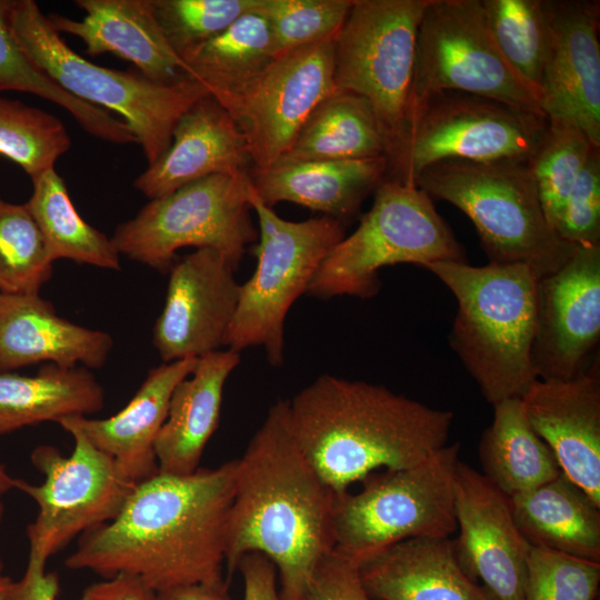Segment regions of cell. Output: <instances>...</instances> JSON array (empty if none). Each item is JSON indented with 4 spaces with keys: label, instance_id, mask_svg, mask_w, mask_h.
Returning <instances> with one entry per match:
<instances>
[{
    "label": "cell",
    "instance_id": "obj_13",
    "mask_svg": "<svg viewBox=\"0 0 600 600\" xmlns=\"http://www.w3.org/2000/svg\"><path fill=\"white\" fill-rule=\"evenodd\" d=\"M429 1L353 0L334 39L336 89L371 104L389 150L409 113L418 27Z\"/></svg>",
    "mask_w": 600,
    "mask_h": 600
},
{
    "label": "cell",
    "instance_id": "obj_21",
    "mask_svg": "<svg viewBox=\"0 0 600 600\" xmlns=\"http://www.w3.org/2000/svg\"><path fill=\"white\" fill-rule=\"evenodd\" d=\"M247 139L211 96L197 100L177 121L166 152L134 180L150 200L212 174L250 173Z\"/></svg>",
    "mask_w": 600,
    "mask_h": 600
},
{
    "label": "cell",
    "instance_id": "obj_8",
    "mask_svg": "<svg viewBox=\"0 0 600 600\" xmlns=\"http://www.w3.org/2000/svg\"><path fill=\"white\" fill-rule=\"evenodd\" d=\"M459 449L447 444L416 466L372 472L359 491L337 494L333 551L359 566L407 539L451 538Z\"/></svg>",
    "mask_w": 600,
    "mask_h": 600
},
{
    "label": "cell",
    "instance_id": "obj_15",
    "mask_svg": "<svg viewBox=\"0 0 600 600\" xmlns=\"http://www.w3.org/2000/svg\"><path fill=\"white\" fill-rule=\"evenodd\" d=\"M334 39L281 54L239 89L214 98L244 134L253 169L286 154L316 107L337 91Z\"/></svg>",
    "mask_w": 600,
    "mask_h": 600
},
{
    "label": "cell",
    "instance_id": "obj_11",
    "mask_svg": "<svg viewBox=\"0 0 600 600\" xmlns=\"http://www.w3.org/2000/svg\"><path fill=\"white\" fill-rule=\"evenodd\" d=\"M250 173L212 174L150 200L111 237L119 254L169 272L179 249L221 253L237 269L258 239L248 202Z\"/></svg>",
    "mask_w": 600,
    "mask_h": 600
},
{
    "label": "cell",
    "instance_id": "obj_50",
    "mask_svg": "<svg viewBox=\"0 0 600 600\" xmlns=\"http://www.w3.org/2000/svg\"><path fill=\"white\" fill-rule=\"evenodd\" d=\"M3 510H4V507H3V503H2V501L0 499V523L2 521ZM0 569L3 570V562H2L1 556H0Z\"/></svg>",
    "mask_w": 600,
    "mask_h": 600
},
{
    "label": "cell",
    "instance_id": "obj_22",
    "mask_svg": "<svg viewBox=\"0 0 600 600\" xmlns=\"http://www.w3.org/2000/svg\"><path fill=\"white\" fill-rule=\"evenodd\" d=\"M74 4L86 12L83 19L58 13L47 18L58 33L79 38L87 54L112 53L162 84L191 80L186 63L161 32L150 0H76Z\"/></svg>",
    "mask_w": 600,
    "mask_h": 600
},
{
    "label": "cell",
    "instance_id": "obj_33",
    "mask_svg": "<svg viewBox=\"0 0 600 600\" xmlns=\"http://www.w3.org/2000/svg\"><path fill=\"white\" fill-rule=\"evenodd\" d=\"M273 59L268 21L253 6L182 61L190 79L218 98L239 89Z\"/></svg>",
    "mask_w": 600,
    "mask_h": 600
},
{
    "label": "cell",
    "instance_id": "obj_19",
    "mask_svg": "<svg viewBox=\"0 0 600 600\" xmlns=\"http://www.w3.org/2000/svg\"><path fill=\"white\" fill-rule=\"evenodd\" d=\"M453 539L463 571L498 600H522L531 546L516 526L509 497L481 472L458 462Z\"/></svg>",
    "mask_w": 600,
    "mask_h": 600
},
{
    "label": "cell",
    "instance_id": "obj_18",
    "mask_svg": "<svg viewBox=\"0 0 600 600\" xmlns=\"http://www.w3.org/2000/svg\"><path fill=\"white\" fill-rule=\"evenodd\" d=\"M549 47L537 98L549 121L571 124L600 148L599 2L544 0Z\"/></svg>",
    "mask_w": 600,
    "mask_h": 600
},
{
    "label": "cell",
    "instance_id": "obj_30",
    "mask_svg": "<svg viewBox=\"0 0 600 600\" xmlns=\"http://www.w3.org/2000/svg\"><path fill=\"white\" fill-rule=\"evenodd\" d=\"M482 474L511 498L562 471L548 444L531 427L520 398L493 406V420L479 442Z\"/></svg>",
    "mask_w": 600,
    "mask_h": 600
},
{
    "label": "cell",
    "instance_id": "obj_20",
    "mask_svg": "<svg viewBox=\"0 0 600 600\" xmlns=\"http://www.w3.org/2000/svg\"><path fill=\"white\" fill-rule=\"evenodd\" d=\"M520 400L561 471L600 506L599 358L574 379H537Z\"/></svg>",
    "mask_w": 600,
    "mask_h": 600
},
{
    "label": "cell",
    "instance_id": "obj_41",
    "mask_svg": "<svg viewBox=\"0 0 600 600\" xmlns=\"http://www.w3.org/2000/svg\"><path fill=\"white\" fill-rule=\"evenodd\" d=\"M600 562L532 548L522 600H596Z\"/></svg>",
    "mask_w": 600,
    "mask_h": 600
},
{
    "label": "cell",
    "instance_id": "obj_31",
    "mask_svg": "<svg viewBox=\"0 0 600 600\" xmlns=\"http://www.w3.org/2000/svg\"><path fill=\"white\" fill-rule=\"evenodd\" d=\"M389 141L371 104L336 91L311 112L286 154L292 161L358 160L387 157Z\"/></svg>",
    "mask_w": 600,
    "mask_h": 600
},
{
    "label": "cell",
    "instance_id": "obj_49",
    "mask_svg": "<svg viewBox=\"0 0 600 600\" xmlns=\"http://www.w3.org/2000/svg\"><path fill=\"white\" fill-rule=\"evenodd\" d=\"M10 581L11 579L4 574L0 577V600H4Z\"/></svg>",
    "mask_w": 600,
    "mask_h": 600
},
{
    "label": "cell",
    "instance_id": "obj_43",
    "mask_svg": "<svg viewBox=\"0 0 600 600\" xmlns=\"http://www.w3.org/2000/svg\"><path fill=\"white\" fill-rule=\"evenodd\" d=\"M302 600H377L364 589L359 566L330 553L318 567L308 592Z\"/></svg>",
    "mask_w": 600,
    "mask_h": 600
},
{
    "label": "cell",
    "instance_id": "obj_23",
    "mask_svg": "<svg viewBox=\"0 0 600 600\" xmlns=\"http://www.w3.org/2000/svg\"><path fill=\"white\" fill-rule=\"evenodd\" d=\"M112 347L108 332L61 318L40 294L0 292L1 372L37 363L99 369Z\"/></svg>",
    "mask_w": 600,
    "mask_h": 600
},
{
    "label": "cell",
    "instance_id": "obj_40",
    "mask_svg": "<svg viewBox=\"0 0 600 600\" xmlns=\"http://www.w3.org/2000/svg\"><path fill=\"white\" fill-rule=\"evenodd\" d=\"M256 0H150L161 32L183 59L243 13Z\"/></svg>",
    "mask_w": 600,
    "mask_h": 600
},
{
    "label": "cell",
    "instance_id": "obj_28",
    "mask_svg": "<svg viewBox=\"0 0 600 600\" xmlns=\"http://www.w3.org/2000/svg\"><path fill=\"white\" fill-rule=\"evenodd\" d=\"M509 500L532 548L600 562V506L563 472Z\"/></svg>",
    "mask_w": 600,
    "mask_h": 600
},
{
    "label": "cell",
    "instance_id": "obj_25",
    "mask_svg": "<svg viewBox=\"0 0 600 600\" xmlns=\"http://www.w3.org/2000/svg\"><path fill=\"white\" fill-rule=\"evenodd\" d=\"M366 591L377 600H498L472 580L451 538H413L359 564Z\"/></svg>",
    "mask_w": 600,
    "mask_h": 600
},
{
    "label": "cell",
    "instance_id": "obj_1",
    "mask_svg": "<svg viewBox=\"0 0 600 600\" xmlns=\"http://www.w3.org/2000/svg\"><path fill=\"white\" fill-rule=\"evenodd\" d=\"M236 459L139 482L117 517L83 533L64 561L104 579L140 578L157 592L223 580Z\"/></svg>",
    "mask_w": 600,
    "mask_h": 600
},
{
    "label": "cell",
    "instance_id": "obj_51",
    "mask_svg": "<svg viewBox=\"0 0 600 600\" xmlns=\"http://www.w3.org/2000/svg\"><path fill=\"white\" fill-rule=\"evenodd\" d=\"M2 571H3V570L0 569V577L3 576Z\"/></svg>",
    "mask_w": 600,
    "mask_h": 600
},
{
    "label": "cell",
    "instance_id": "obj_48",
    "mask_svg": "<svg viewBox=\"0 0 600 600\" xmlns=\"http://www.w3.org/2000/svg\"><path fill=\"white\" fill-rule=\"evenodd\" d=\"M16 478L11 477L4 466L0 464V499L7 492L14 489Z\"/></svg>",
    "mask_w": 600,
    "mask_h": 600
},
{
    "label": "cell",
    "instance_id": "obj_42",
    "mask_svg": "<svg viewBox=\"0 0 600 600\" xmlns=\"http://www.w3.org/2000/svg\"><path fill=\"white\" fill-rule=\"evenodd\" d=\"M553 231L574 247L600 246V148L591 152Z\"/></svg>",
    "mask_w": 600,
    "mask_h": 600
},
{
    "label": "cell",
    "instance_id": "obj_27",
    "mask_svg": "<svg viewBox=\"0 0 600 600\" xmlns=\"http://www.w3.org/2000/svg\"><path fill=\"white\" fill-rule=\"evenodd\" d=\"M240 360V352L231 349L207 353L177 384L154 443L158 472L182 476L200 468L219 426L224 384Z\"/></svg>",
    "mask_w": 600,
    "mask_h": 600
},
{
    "label": "cell",
    "instance_id": "obj_36",
    "mask_svg": "<svg viewBox=\"0 0 600 600\" xmlns=\"http://www.w3.org/2000/svg\"><path fill=\"white\" fill-rule=\"evenodd\" d=\"M70 144L69 133L58 118L0 94V156L30 178L54 168Z\"/></svg>",
    "mask_w": 600,
    "mask_h": 600
},
{
    "label": "cell",
    "instance_id": "obj_46",
    "mask_svg": "<svg viewBox=\"0 0 600 600\" xmlns=\"http://www.w3.org/2000/svg\"><path fill=\"white\" fill-rule=\"evenodd\" d=\"M80 600H159L158 592L140 578L118 573L88 586Z\"/></svg>",
    "mask_w": 600,
    "mask_h": 600
},
{
    "label": "cell",
    "instance_id": "obj_10",
    "mask_svg": "<svg viewBox=\"0 0 600 600\" xmlns=\"http://www.w3.org/2000/svg\"><path fill=\"white\" fill-rule=\"evenodd\" d=\"M537 112L462 92H442L411 112L387 154L384 178L414 182L442 161H530L548 129Z\"/></svg>",
    "mask_w": 600,
    "mask_h": 600
},
{
    "label": "cell",
    "instance_id": "obj_45",
    "mask_svg": "<svg viewBox=\"0 0 600 600\" xmlns=\"http://www.w3.org/2000/svg\"><path fill=\"white\" fill-rule=\"evenodd\" d=\"M59 591V576L46 572V563L28 559L21 579L10 581L4 600H57Z\"/></svg>",
    "mask_w": 600,
    "mask_h": 600
},
{
    "label": "cell",
    "instance_id": "obj_16",
    "mask_svg": "<svg viewBox=\"0 0 600 600\" xmlns=\"http://www.w3.org/2000/svg\"><path fill=\"white\" fill-rule=\"evenodd\" d=\"M600 246L577 247L556 272L538 279L532 364L537 379L570 380L599 358Z\"/></svg>",
    "mask_w": 600,
    "mask_h": 600
},
{
    "label": "cell",
    "instance_id": "obj_12",
    "mask_svg": "<svg viewBox=\"0 0 600 600\" xmlns=\"http://www.w3.org/2000/svg\"><path fill=\"white\" fill-rule=\"evenodd\" d=\"M448 91L543 114L534 90L493 43L481 0H430L421 17L408 117L428 99Z\"/></svg>",
    "mask_w": 600,
    "mask_h": 600
},
{
    "label": "cell",
    "instance_id": "obj_7",
    "mask_svg": "<svg viewBox=\"0 0 600 600\" xmlns=\"http://www.w3.org/2000/svg\"><path fill=\"white\" fill-rule=\"evenodd\" d=\"M466 262V253L432 199L414 182L384 178L357 229L322 261L307 292L320 299L373 297L378 272L399 263Z\"/></svg>",
    "mask_w": 600,
    "mask_h": 600
},
{
    "label": "cell",
    "instance_id": "obj_35",
    "mask_svg": "<svg viewBox=\"0 0 600 600\" xmlns=\"http://www.w3.org/2000/svg\"><path fill=\"white\" fill-rule=\"evenodd\" d=\"M481 4L497 49L537 94L549 47L544 0H481Z\"/></svg>",
    "mask_w": 600,
    "mask_h": 600
},
{
    "label": "cell",
    "instance_id": "obj_38",
    "mask_svg": "<svg viewBox=\"0 0 600 600\" xmlns=\"http://www.w3.org/2000/svg\"><path fill=\"white\" fill-rule=\"evenodd\" d=\"M594 149L597 147L578 128L549 121L544 138L529 161V167L552 230Z\"/></svg>",
    "mask_w": 600,
    "mask_h": 600
},
{
    "label": "cell",
    "instance_id": "obj_37",
    "mask_svg": "<svg viewBox=\"0 0 600 600\" xmlns=\"http://www.w3.org/2000/svg\"><path fill=\"white\" fill-rule=\"evenodd\" d=\"M53 261L27 204L0 196V292L39 294L52 276Z\"/></svg>",
    "mask_w": 600,
    "mask_h": 600
},
{
    "label": "cell",
    "instance_id": "obj_4",
    "mask_svg": "<svg viewBox=\"0 0 600 600\" xmlns=\"http://www.w3.org/2000/svg\"><path fill=\"white\" fill-rule=\"evenodd\" d=\"M456 297L450 344L492 406L521 398L537 380L532 343L538 278L523 263L427 264Z\"/></svg>",
    "mask_w": 600,
    "mask_h": 600
},
{
    "label": "cell",
    "instance_id": "obj_6",
    "mask_svg": "<svg viewBox=\"0 0 600 600\" xmlns=\"http://www.w3.org/2000/svg\"><path fill=\"white\" fill-rule=\"evenodd\" d=\"M416 184L472 221L491 263H523L540 279L577 248L549 226L529 161H442L424 169Z\"/></svg>",
    "mask_w": 600,
    "mask_h": 600
},
{
    "label": "cell",
    "instance_id": "obj_3",
    "mask_svg": "<svg viewBox=\"0 0 600 600\" xmlns=\"http://www.w3.org/2000/svg\"><path fill=\"white\" fill-rule=\"evenodd\" d=\"M292 433L336 493L368 474L409 468L447 446L453 421L388 388L322 374L288 400Z\"/></svg>",
    "mask_w": 600,
    "mask_h": 600
},
{
    "label": "cell",
    "instance_id": "obj_39",
    "mask_svg": "<svg viewBox=\"0 0 600 600\" xmlns=\"http://www.w3.org/2000/svg\"><path fill=\"white\" fill-rule=\"evenodd\" d=\"M353 0H256L268 21L273 57L339 33Z\"/></svg>",
    "mask_w": 600,
    "mask_h": 600
},
{
    "label": "cell",
    "instance_id": "obj_24",
    "mask_svg": "<svg viewBox=\"0 0 600 600\" xmlns=\"http://www.w3.org/2000/svg\"><path fill=\"white\" fill-rule=\"evenodd\" d=\"M199 358H187L152 368L129 403L106 418L67 417L58 421L66 430L81 431L108 453L121 472L139 483L158 472L154 443L167 419L177 384L191 374Z\"/></svg>",
    "mask_w": 600,
    "mask_h": 600
},
{
    "label": "cell",
    "instance_id": "obj_9",
    "mask_svg": "<svg viewBox=\"0 0 600 600\" xmlns=\"http://www.w3.org/2000/svg\"><path fill=\"white\" fill-rule=\"evenodd\" d=\"M248 202L259 223L258 263L252 277L241 284L224 346L238 352L263 347L268 362L280 367L284 361L287 313L344 238V229L341 221L327 216L299 222L284 220L261 200L252 183Z\"/></svg>",
    "mask_w": 600,
    "mask_h": 600
},
{
    "label": "cell",
    "instance_id": "obj_32",
    "mask_svg": "<svg viewBox=\"0 0 600 600\" xmlns=\"http://www.w3.org/2000/svg\"><path fill=\"white\" fill-rule=\"evenodd\" d=\"M32 180L26 203L46 242L50 259H69L101 269L120 270V254L111 238L90 226L77 211L63 179L54 168Z\"/></svg>",
    "mask_w": 600,
    "mask_h": 600
},
{
    "label": "cell",
    "instance_id": "obj_47",
    "mask_svg": "<svg viewBox=\"0 0 600 600\" xmlns=\"http://www.w3.org/2000/svg\"><path fill=\"white\" fill-rule=\"evenodd\" d=\"M159 600H232L229 581L192 583L158 592Z\"/></svg>",
    "mask_w": 600,
    "mask_h": 600
},
{
    "label": "cell",
    "instance_id": "obj_34",
    "mask_svg": "<svg viewBox=\"0 0 600 600\" xmlns=\"http://www.w3.org/2000/svg\"><path fill=\"white\" fill-rule=\"evenodd\" d=\"M10 6L11 0H0V91H22L60 106L86 132L98 139L117 144L137 143L126 122L70 96L28 59L11 31Z\"/></svg>",
    "mask_w": 600,
    "mask_h": 600
},
{
    "label": "cell",
    "instance_id": "obj_2",
    "mask_svg": "<svg viewBox=\"0 0 600 600\" xmlns=\"http://www.w3.org/2000/svg\"><path fill=\"white\" fill-rule=\"evenodd\" d=\"M336 497L296 441L288 400L277 401L236 459L227 580L243 556L259 552L277 569L280 600H302L318 567L334 550Z\"/></svg>",
    "mask_w": 600,
    "mask_h": 600
},
{
    "label": "cell",
    "instance_id": "obj_29",
    "mask_svg": "<svg viewBox=\"0 0 600 600\" xmlns=\"http://www.w3.org/2000/svg\"><path fill=\"white\" fill-rule=\"evenodd\" d=\"M104 406L90 369L43 363L37 374L0 371V436L46 421L88 417Z\"/></svg>",
    "mask_w": 600,
    "mask_h": 600
},
{
    "label": "cell",
    "instance_id": "obj_44",
    "mask_svg": "<svg viewBox=\"0 0 600 600\" xmlns=\"http://www.w3.org/2000/svg\"><path fill=\"white\" fill-rule=\"evenodd\" d=\"M237 570L243 580L242 600H280L277 569L267 557L248 553L241 558Z\"/></svg>",
    "mask_w": 600,
    "mask_h": 600
},
{
    "label": "cell",
    "instance_id": "obj_26",
    "mask_svg": "<svg viewBox=\"0 0 600 600\" xmlns=\"http://www.w3.org/2000/svg\"><path fill=\"white\" fill-rule=\"evenodd\" d=\"M387 157L358 160L292 161L279 159L252 169V187L272 207L292 202L342 221L357 212L387 173Z\"/></svg>",
    "mask_w": 600,
    "mask_h": 600
},
{
    "label": "cell",
    "instance_id": "obj_17",
    "mask_svg": "<svg viewBox=\"0 0 600 600\" xmlns=\"http://www.w3.org/2000/svg\"><path fill=\"white\" fill-rule=\"evenodd\" d=\"M218 251L203 248L173 262L163 309L153 327L161 360L200 358L220 350L236 314L241 284Z\"/></svg>",
    "mask_w": 600,
    "mask_h": 600
},
{
    "label": "cell",
    "instance_id": "obj_5",
    "mask_svg": "<svg viewBox=\"0 0 600 600\" xmlns=\"http://www.w3.org/2000/svg\"><path fill=\"white\" fill-rule=\"evenodd\" d=\"M9 22L28 59L70 96L117 113L143 150L148 164L169 148L179 118L210 94L201 83L154 82L140 72L98 66L73 51L33 0H11Z\"/></svg>",
    "mask_w": 600,
    "mask_h": 600
},
{
    "label": "cell",
    "instance_id": "obj_14",
    "mask_svg": "<svg viewBox=\"0 0 600 600\" xmlns=\"http://www.w3.org/2000/svg\"><path fill=\"white\" fill-rule=\"evenodd\" d=\"M74 441L69 457L53 446L31 452V463L43 474L41 484L16 479L14 489L38 507L27 527L29 560L47 563L76 537L113 520L138 483L129 480L116 461L74 428L66 429Z\"/></svg>",
    "mask_w": 600,
    "mask_h": 600
}]
</instances>
